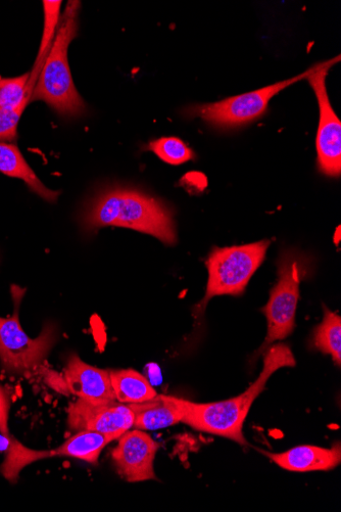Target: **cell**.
I'll return each instance as SVG.
<instances>
[{
    "instance_id": "6da1fadb",
    "label": "cell",
    "mask_w": 341,
    "mask_h": 512,
    "mask_svg": "<svg viewBox=\"0 0 341 512\" xmlns=\"http://www.w3.org/2000/svg\"><path fill=\"white\" fill-rule=\"evenodd\" d=\"M294 366L296 359L288 346L279 344L267 349L263 371L245 393L215 403H193L182 399L184 414L181 423L193 430L227 438L242 446L247 445L243 425L253 403L265 390L274 372Z\"/></svg>"
},
{
    "instance_id": "7a4b0ae2",
    "label": "cell",
    "mask_w": 341,
    "mask_h": 512,
    "mask_svg": "<svg viewBox=\"0 0 341 512\" xmlns=\"http://www.w3.org/2000/svg\"><path fill=\"white\" fill-rule=\"evenodd\" d=\"M87 230L104 226L130 228L151 235L167 245L177 241L170 209L143 193L114 188L97 195L82 215Z\"/></svg>"
},
{
    "instance_id": "3957f363",
    "label": "cell",
    "mask_w": 341,
    "mask_h": 512,
    "mask_svg": "<svg viewBox=\"0 0 341 512\" xmlns=\"http://www.w3.org/2000/svg\"><path fill=\"white\" fill-rule=\"evenodd\" d=\"M80 2H69L57 36L48 52L34 86L31 102L41 101L64 117L75 118L86 111L85 104L74 84L69 61L70 43L78 31Z\"/></svg>"
},
{
    "instance_id": "277c9868",
    "label": "cell",
    "mask_w": 341,
    "mask_h": 512,
    "mask_svg": "<svg viewBox=\"0 0 341 512\" xmlns=\"http://www.w3.org/2000/svg\"><path fill=\"white\" fill-rule=\"evenodd\" d=\"M25 290L12 288L14 313L11 317H0V362L10 375L28 376L41 366L50 354L58 336L52 323L44 325L42 333L30 338L21 328L20 306Z\"/></svg>"
},
{
    "instance_id": "5b68a950",
    "label": "cell",
    "mask_w": 341,
    "mask_h": 512,
    "mask_svg": "<svg viewBox=\"0 0 341 512\" xmlns=\"http://www.w3.org/2000/svg\"><path fill=\"white\" fill-rule=\"evenodd\" d=\"M271 241L230 247L215 248L207 260L209 282L203 305L214 297L241 296L252 276L265 260Z\"/></svg>"
},
{
    "instance_id": "8992f818",
    "label": "cell",
    "mask_w": 341,
    "mask_h": 512,
    "mask_svg": "<svg viewBox=\"0 0 341 512\" xmlns=\"http://www.w3.org/2000/svg\"><path fill=\"white\" fill-rule=\"evenodd\" d=\"M310 69L301 75L277 82L264 88L243 93L214 104L194 106L189 109L192 116H198L219 128H236L249 124L265 114L269 102L278 93L295 83L307 79Z\"/></svg>"
},
{
    "instance_id": "52a82bcc",
    "label": "cell",
    "mask_w": 341,
    "mask_h": 512,
    "mask_svg": "<svg viewBox=\"0 0 341 512\" xmlns=\"http://www.w3.org/2000/svg\"><path fill=\"white\" fill-rule=\"evenodd\" d=\"M340 57L317 64L310 69L309 80L318 100L320 120L316 139L320 171L331 177L341 173V123L328 97L326 78Z\"/></svg>"
},
{
    "instance_id": "ba28073f",
    "label": "cell",
    "mask_w": 341,
    "mask_h": 512,
    "mask_svg": "<svg viewBox=\"0 0 341 512\" xmlns=\"http://www.w3.org/2000/svg\"><path fill=\"white\" fill-rule=\"evenodd\" d=\"M300 298V271L296 262L283 258L278 267V283L272 289L268 304L262 309L268 321V335L263 349L284 340L296 328V312Z\"/></svg>"
},
{
    "instance_id": "9c48e42d",
    "label": "cell",
    "mask_w": 341,
    "mask_h": 512,
    "mask_svg": "<svg viewBox=\"0 0 341 512\" xmlns=\"http://www.w3.org/2000/svg\"><path fill=\"white\" fill-rule=\"evenodd\" d=\"M134 421L132 406L118 401L94 404L78 399L68 408L67 425L71 431H93L112 441L132 429Z\"/></svg>"
},
{
    "instance_id": "30bf717a",
    "label": "cell",
    "mask_w": 341,
    "mask_h": 512,
    "mask_svg": "<svg viewBox=\"0 0 341 512\" xmlns=\"http://www.w3.org/2000/svg\"><path fill=\"white\" fill-rule=\"evenodd\" d=\"M158 450L159 444L150 435L137 429L127 431L112 453L118 474L131 483L156 480Z\"/></svg>"
},
{
    "instance_id": "8fae6325",
    "label": "cell",
    "mask_w": 341,
    "mask_h": 512,
    "mask_svg": "<svg viewBox=\"0 0 341 512\" xmlns=\"http://www.w3.org/2000/svg\"><path fill=\"white\" fill-rule=\"evenodd\" d=\"M68 390L79 399L89 403H109L116 400L110 371L96 368L71 355L64 369Z\"/></svg>"
},
{
    "instance_id": "7c38bea8",
    "label": "cell",
    "mask_w": 341,
    "mask_h": 512,
    "mask_svg": "<svg viewBox=\"0 0 341 512\" xmlns=\"http://www.w3.org/2000/svg\"><path fill=\"white\" fill-rule=\"evenodd\" d=\"M264 454L281 469L297 473L331 471L341 462L339 444L332 448L303 445L282 453L264 452Z\"/></svg>"
},
{
    "instance_id": "4fadbf2b",
    "label": "cell",
    "mask_w": 341,
    "mask_h": 512,
    "mask_svg": "<svg viewBox=\"0 0 341 512\" xmlns=\"http://www.w3.org/2000/svg\"><path fill=\"white\" fill-rule=\"evenodd\" d=\"M135 413L133 428L141 431L167 429L182 422V399L157 395L154 399L130 404Z\"/></svg>"
},
{
    "instance_id": "5bb4252c",
    "label": "cell",
    "mask_w": 341,
    "mask_h": 512,
    "mask_svg": "<svg viewBox=\"0 0 341 512\" xmlns=\"http://www.w3.org/2000/svg\"><path fill=\"white\" fill-rule=\"evenodd\" d=\"M0 172L23 180L34 194L47 202L55 203L59 199L60 193L46 188L15 144L0 143Z\"/></svg>"
},
{
    "instance_id": "9a60e30c",
    "label": "cell",
    "mask_w": 341,
    "mask_h": 512,
    "mask_svg": "<svg viewBox=\"0 0 341 512\" xmlns=\"http://www.w3.org/2000/svg\"><path fill=\"white\" fill-rule=\"evenodd\" d=\"M110 377L116 400L120 403H142L158 395L150 382L136 370H113Z\"/></svg>"
},
{
    "instance_id": "2e32d148",
    "label": "cell",
    "mask_w": 341,
    "mask_h": 512,
    "mask_svg": "<svg viewBox=\"0 0 341 512\" xmlns=\"http://www.w3.org/2000/svg\"><path fill=\"white\" fill-rule=\"evenodd\" d=\"M112 441L108 436L93 432L80 431L66 440L59 448L52 450L53 457L77 458L91 464L97 463L102 451Z\"/></svg>"
},
{
    "instance_id": "e0dca14e",
    "label": "cell",
    "mask_w": 341,
    "mask_h": 512,
    "mask_svg": "<svg viewBox=\"0 0 341 512\" xmlns=\"http://www.w3.org/2000/svg\"><path fill=\"white\" fill-rule=\"evenodd\" d=\"M2 437L6 444V460L2 467H0V473L12 483L18 481L21 471L26 468L27 465L38 460L53 457L52 450L36 451L29 449L13 438L11 434H2Z\"/></svg>"
},
{
    "instance_id": "ac0fdd59",
    "label": "cell",
    "mask_w": 341,
    "mask_h": 512,
    "mask_svg": "<svg viewBox=\"0 0 341 512\" xmlns=\"http://www.w3.org/2000/svg\"><path fill=\"white\" fill-rule=\"evenodd\" d=\"M313 346L323 354L331 355L333 361L340 366L341 318L325 306L324 319L314 332Z\"/></svg>"
},
{
    "instance_id": "d6986e66",
    "label": "cell",
    "mask_w": 341,
    "mask_h": 512,
    "mask_svg": "<svg viewBox=\"0 0 341 512\" xmlns=\"http://www.w3.org/2000/svg\"><path fill=\"white\" fill-rule=\"evenodd\" d=\"M32 77L29 73L14 77H0V109H16L31 100Z\"/></svg>"
},
{
    "instance_id": "ffe728a7",
    "label": "cell",
    "mask_w": 341,
    "mask_h": 512,
    "mask_svg": "<svg viewBox=\"0 0 341 512\" xmlns=\"http://www.w3.org/2000/svg\"><path fill=\"white\" fill-rule=\"evenodd\" d=\"M150 151L162 161L178 166L192 160L196 155L177 137H162L149 145Z\"/></svg>"
},
{
    "instance_id": "44dd1931",
    "label": "cell",
    "mask_w": 341,
    "mask_h": 512,
    "mask_svg": "<svg viewBox=\"0 0 341 512\" xmlns=\"http://www.w3.org/2000/svg\"><path fill=\"white\" fill-rule=\"evenodd\" d=\"M28 105L16 109H0V143L14 144L18 139V125Z\"/></svg>"
},
{
    "instance_id": "7402d4cb",
    "label": "cell",
    "mask_w": 341,
    "mask_h": 512,
    "mask_svg": "<svg viewBox=\"0 0 341 512\" xmlns=\"http://www.w3.org/2000/svg\"><path fill=\"white\" fill-rule=\"evenodd\" d=\"M11 401L10 396L2 385H0V434L9 435Z\"/></svg>"
}]
</instances>
